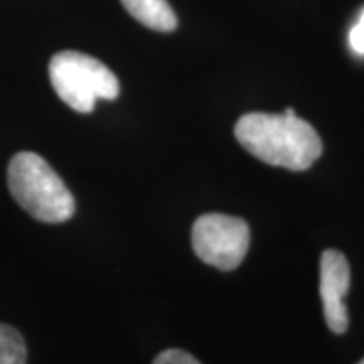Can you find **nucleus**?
I'll return each mask as SVG.
<instances>
[{
  "mask_svg": "<svg viewBox=\"0 0 364 364\" xmlns=\"http://www.w3.org/2000/svg\"><path fill=\"white\" fill-rule=\"evenodd\" d=\"M235 135L252 156L287 171H307L322 154L321 136L311 124L297 117L294 108H287L280 115H243L236 122Z\"/></svg>",
  "mask_w": 364,
  "mask_h": 364,
  "instance_id": "nucleus-1",
  "label": "nucleus"
},
{
  "mask_svg": "<svg viewBox=\"0 0 364 364\" xmlns=\"http://www.w3.org/2000/svg\"><path fill=\"white\" fill-rule=\"evenodd\" d=\"M12 198L43 223H65L75 215V198L58 172L34 152H19L7 169Z\"/></svg>",
  "mask_w": 364,
  "mask_h": 364,
  "instance_id": "nucleus-2",
  "label": "nucleus"
},
{
  "mask_svg": "<svg viewBox=\"0 0 364 364\" xmlns=\"http://www.w3.org/2000/svg\"><path fill=\"white\" fill-rule=\"evenodd\" d=\"M49 80L54 91L75 112H93L98 100H115L120 83L97 58L78 51H61L49 63Z\"/></svg>",
  "mask_w": 364,
  "mask_h": 364,
  "instance_id": "nucleus-3",
  "label": "nucleus"
},
{
  "mask_svg": "<svg viewBox=\"0 0 364 364\" xmlns=\"http://www.w3.org/2000/svg\"><path fill=\"white\" fill-rule=\"evenodd\" d=\"M193 248L199 260L230 272L241 265L250 248V228L241 218L209 213L196 220Z\"/></svg>",
  "mask_w": 364,
  "mask_h": 364,
  "instance_id": "nucleus-4",
  "label": "nucleus"
},
{
  "mask_svg": "<svg viewBox=\"0 0 364 364\" xmlns=\"http://www.w3.org/2000/svg\"><path fill=\"white\" fill-rule=\"evenodd\" d=\"M351 285V268L348 258L338 250H326L321 257V292L326 324L334 334H344L349 327V316L344 297Z\"/></svg>",
  "mask_w": 364,
  "mask_h": 364,
  "instance_id": "nucleus-5",
  "label": "nucleus"
},
{
  "mask_svg": "<svg viewBox=\"0 0 364 364\" xmlns=\"http://www.w3.org/2000/svg\"><path fill=\"white\" fill-rule=\"evenodd\" d=\"M122 6L149 29L171 33L177 27V16L167 0H122Z\"/></svg>",
  "mask_w": 364,
  "mask_h": 364,
  "instance_id": "nucleus-6",
  "label": "nucleus"
},
{
  "mask_svg": "<svg viewBox=\"0 0 364 364\" xmlns=\"http://www.w3.org/2000/svg\"><path fill=\"white\" fill-rule=\"evenodd\" d=\"M27 348L21 332L0 324V364H26Z\"/></svg>",
  "mask_w": 364,
  "mask_h": 364,
  "instance_id": "nucleus-7",
  "label": "nucleus"
},
{
  "mask_svg": "<svg viewBox=\"0 0 364 364\" xmlns=\"http://www.w3.org/2000/svg\"><path fill=\"white\" fill-rule=\"evenodd\" d=\"M152 364H201L193 354L182 351V349H167L154 359Z\"/></svg>",
  "mask_w": 364,
  "mask_h": 364,
  "instance_id": "nucleus-8",
  "label": "nucleus"
},
{
  "mask_svg": "<svg viewBox=\"0 0 364 364\" xmlns=\"http://www.w3.org/2000/svg\"><path fill=\"white\" fill-rule=\"evenodd\" d=\"M349 44H351L354 53L364 54V12L359 17L356 26L353 27L351 34H349Z\"/></svg>",
  "mask_w": 364,
  "mask_h": 364,
  "instance_id": "nucleus-9",
  "label": "nucleus"
},
{
  "mask_svg": "<svg viewBox=\"0 0 364 364\" xmlns=\"http://www.w3.org/2000/svg\"><path fill=\"white\" fill-rule=\"evenodd\" d=\"M358 364H364V358H363V359H361V361H359Z\"/></svg>",
  "mask_w": 364,
  "mask_h": 364,
  "instance_id": "nucleus-10",
  "label": "nucleus"
}]
</instances>
